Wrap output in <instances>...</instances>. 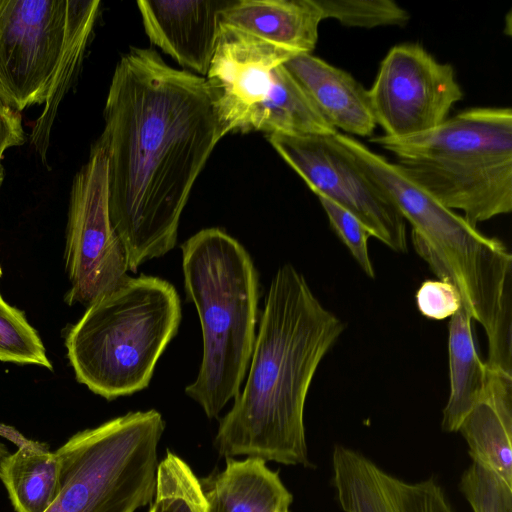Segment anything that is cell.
Returning <instances> with one entry per match:
<instances>
[{"label": "cell", "instance_id": "cell-1", "mask_svg": "<svg viewBox=\"0 0 512 512\" xmlns=\"http://www.w3.org/2000/svg\"><path fill=\"white\" fill-rule=\"evenodd\" d=\"M104 120L110 220L135 273L175 247L192 187L226 132L205 77L139 47L116 65Z\"/></svg>", "mask_w": 512, "mask_h": 512}, {"label": "cell", "instance_id": "cell-2", "mask_svg": "<svg viewBox=\"0 0 512 512\" xmlns=\"http://www.w3.org/2000/svg\"><path fill=\"white\" fill-rule=\"evenodd\" d=\"M260 316L244 389L220 420L214 447L225 458L245 455L307 467V394L346 324L289 263L274 274Z\"/></svg>", "mask_w": 512, "mask_h": 512}, {"label": "cell", "instance_id": "cell-3", "mask_svg": "<svg viewBox=\"0 0 512 512\" xmlns=\"http://www.w3.org/2000/svg\"><path fill=\"white\" fill-rule=\"evenodd\" d=\"M342 144L410 223L416 253L440 280L458 289L462 305L482 325L488 342L486 363L510 369L512 255L506 245L482 234L357 139L345 137Z\"/></svg>", "mask_w": 512, "mask_h": 512}, {"label": "cell", "instance_id": "cell-4", "mask_svg": "<svg viewBox=\"0 0 512 512\" xmlns=\"http://www.w3.org/2000/svg\"><path fill=\"white\" fill-rule=\"evenodd\" d=\"M186 297L197 310L202 359L185 393L209 419L240 393L256 338L259 277L254 262L235 238L205 228L182 245Z\"/></svg>", "mask_w": 512, "mask_h": 512}, {"label": "cell", "instance_id": "cell-5", "mask_svg": "<svg viewBox=\"0 0 512 512\" xmlns=\"http://www.w3.org/2000/svg\"><path fill=\"white\" fill-rule=\"evenodd\" d=\"M412 182L478 223L512 210V110L476 107L415 136H371Z\"/></svg>", "mask_w": 512, "mask_h": 512}, {"label": "cell", "instance_id": "cell-6", "mask_svg": "<svg viewBox=\"0 0 512 512\" xmlns=\"http://www.w3.org/2000/svg\"><path fill=\"white\" fill-rule=\"evenodd\" d=\"M181 302L162 278L126 275L87 306L65 345L78 382L113 400L145 389L178 332Z\"/></svg>", "mask_w": 512, "mask_h": 512}, {"label": "cell", "instance_id": "cell-7", "mask_svg": "<svg viewBox=\"0 0 512 512\" xmlns=\"http://www.w3.org/2000/svg\"><path fill=\"white\" fill-rule=\"evenodd\" d=\"M99 0H0V101L44 105L31 139L49 144L58 107L81 65Z\"/></svg>", "mask_w": 512, "mask_h": 512}, {"label": "cell", "instance_id": "cell-8", "mask_svg": "<svg viewBox=\"0 0 512 512\" xmlns=\"http://www.w3.org/2000/svg\"><path fill=\"white\" fill-rule=\"evenodd\" d=\"M165 421L128 412L70 437L56 452L59 492L45 512H135L154 498Z\"/></svg>", "mask_w": 512, "mask_h": 512}, {"label": "cell", "instance_id": "cell-9", "mask_svg": "<svg viewBox=\"0 0 512 512\" xmlns=\"http://www.w3.org/2000/svg\"><path fill=\"white\" fill-rule=\"evenodd\" d=\"M293 55L221 24L205 78L226 134L332 136L338 132L284 66Z\"/></svg>", "mask_w": 512, "mask_h": 512}, {"label": "cell", "instance_id": "cell-10", "mask_svg": "<svg viewBox=\"0 0 512 512\" xmlns=\"http://www.w3.org/2000/svg\"><path fill=\"white\" fill-rule=\"evenodd\" d=\"M65 268L69 305L88 306L129 270L123 243L109 214L108 159L99 138L73 180L66 230Z\"/></svg>", "mask_w": 512, "mask_h": 512}, {"label": "cell", "instance_id": "cell-11", "mask_svg": "<svg viewBox=\"0 0 512 512\" xmlns=\"http://www.w3.org/2000/svg\"><path fill=\"white\" fill-rule=\"evenodd\" d=\"M335 135L272 134L267 139L316 195H324L347 209L372 237L397 253H405L406 221Z\"/></svg>", "mask_w": 512, "mask_h": 512}, {"label": "cell", "instance_id": "cell-12", "mask_svg": "<svg viewBox=\"0 0 512 512\" xmlns=\"http://www.w3.org/2000/svg\"><path fill=\"white\" fill-rule=\"evenodd\" d=\"M368 95L376 123L391 138L434 129L464 97L452 65L437 61L417 43L389 50Z\"/></svg>", "mask_w": 512, "mask_h": 512}, {"label": "cell", "instance_id": "cell-13", "mask_svg": "<svg viewBox=\"0 0 512 512\" xmlns=\"http://www.w3.org/2000/svg\"><path fill=\"white\" fill-rule=\"evenodd\" d=\"M332 485L344 512H455L434 477L406 482L340 444L332 452Z\"/></svg>", "mask_w": 512, "mask_h": 512}, {"label": "cell", "instance_id": "cell-14", "mask_svg": "<svg viewBox=\"0 0 512 512\" xmlns=\"http://www.w3.org/2000/svg\"><path fill=\"white\" fill-rule=\"evenodd\" d=\"M230 0H139L137 6L150 42L185 71L206 77Z\"/></svg>", "mask_w": 512, "mask_h": 512}, {"label": "cell", "instance_id": "cell-15", "mask_svg": "<svg viewBox=\"0 0 512 512\" xmlns=\"http://www.w3.org/2000/svg\"><path fill=\"white\" fill-rule=\"evenodd\" d=\"M284 66L337 131L372 136L377 123L368 90L351 74L311 53L293 55Z\"/></svg>", "mask_w": 512, "mask_h": 512}, {"label": "cell", "instance_id": "cell-16", "mask_svg": "<svg viewBox=\"0 0 512 512\" xmlns=\"http://www.w3.org/2000/svg\"><path fill=\"white\" fill-rule=\"evenodd\" d=\"M323 20L316 0H230L221 24L294 54L311 53Z\"/></svg>", "mask_w": 512, "mask_h": 512}, {"label": "cell", "instance_id": "cell-17", "mask_svg": "<svg viewBox=\"0 0 512 512\" xmlns=\"http://www.w3.org/2000/svg\"><path fill=\"white\" fill-rule=\"evenodd\" d=\"M488 370L486 393L464 418L458 432L467 442L472 462L512 486V373Z\"/></svg>", "mask_w": 512, "mask_h": 512}, {"label": "cell", "instance_id": "cell-18", "mask_svg": "<svg viewBox=\"0 0 512 512\" xmlns=\"http://www.w3.org/2000/svg\"><path fill=\"white\" fill-rule=\"evenodd\" d=\"M199 482L207 512H282L290 510L293 502L279 473L258 457H228L223 470Z\"/></svg>", "mask_w": 512, "mask_h": 512}, {"label": "cell", "instance_id": "cell-19", "mask_svg": "<svg viewBox=\"0 0 512 512\" xmlns=\"http://www.w3.org/2000/svg\"><path fill=\"white\" fill-rule=\"evenodd\" d=\"M448 332L450 393L441 427L446 432H458L464 418L484 397L489 370L477 354L472 318L463 305L450 317Z\"/></svg>", "mask_w": 512, "mask_h": 512}, {"label": "cell", "instance_id": "cell-20", "mask_svg": "<svg viewBox=\"0 0 512 512\" xmlns=\"http://www.w3.org/2000/svg\"><path fill=\"white\" fill-rule=\"evenodd\" d=\"M17 445L1 462L0 480L16 512H45L60 488L59 455L25 438Z\"/></svg>", "mask_w": 512, "mask_h": 512}, {"label": "cell", "instance_id": "cell-21", "mask_svg": "<svg viewBox=\"0 0 512 512\" xmlns=\"http://www.w3.org/2000/svg\"><path fill=\"white\" fill-rule=\"evenodd\" d=\"M149 512H207L199 478L183 459L169 450L158 463L154 501Z\"/></svg>", "mask_w": 512, "mask_h": 512}, {"label": "cell", "instance_id": "cell-22", "mask_svg": "<svg viewBox=\"0 0 512 512\" xmlns=\"http://www.w3.org/2000/svg\"><path fill=\"white\" fill-rule=\"evenodd\" d=\"M0 360L52 369L37 331L29 324L24 313L8 304L1 294Z\"/></svg>", "mask_w": 512, "mask_h": 512}, {"label": "cell", "instance_id": "cell-23", "mask_svg": "<svg viewBox=\"0 0 512 512\" xmlns=\"http://www.w3.org/2000/svg\"><path fill=\"white\" fill-rule=\"evenodd\" d=\"M323 19L333 18L350 27L404 25L409 13L392 0H316Z\"/></svg>", "mask_w": 512, "mask_h": 512}, {"label": "cell", "instance_id": "cell-24", "mask_svg": "<svg viewBox=\"0 0 512 512\" xmlns=\"http://www.w3.org/2000/svg\"><path fill=\"white\" fill-rule=\"evenodd\" d=\"M459 488L473 512H512V486L475 462L463 472Z\"/></svg>", "mask_w": 512, "mask_h": 512}, {"label": "cell", "instance_id": "cell-25", "mask_svg": "<svg viewBox=\"0 0 512 512\" xmlns=\"http://www.w3.org/2000/svg\"><path fill=\"white\" fill-rule=\"evenodd\" d=\"M330 226L346 245L353 258L364 273L375 277V271L369 256L368 239L371 237L367 227L350 211L324 195H317Z\"/></svg>", "mask_w": 512, "mask_h": 512}, {"label": "cell", "instance_id": "cell-26", "mask_svg": "<svg viewBox=\"0 0 512 512\" xmlns=\"http://www.w3.org/2000/svg\"><path fill=\"white\" fill-rule=\"evenodd\" d=\"M415 299L420 313L432 320L450 318L462 307V298L458 289L443 280L422 282L415 294Z\"/></svg>", "mask_w": 512, "mask_h": 512}, {"label": "cell", "instance_id": "cell-27", "mask_svg": "<svg viewBox=\"0 0 512 512\" xmlns=\"http://www.w3.org/2000/svg\"><path fill=\"white\" fill-rule=\"evenodd\" d=\"M25 133L19 112L0 101V187L4 178V153L11 147L22 145Z\"/></svg>", "mask_w": 512, "mask_h": 512}, {"label": "cell", "instance_id": "cell-28", "mask_svg": "<svg viewBox=\"0 0 512 512\" xmlns=\"http://www.w3.org/2000/svg\"><path fill=\"white\" fill-rule=\"evenodd\" d=\"M10 452L7 450L6 446L0 442V465L3 459L9 454Z\"/></svg>", "mask_w": 512, "mask_h": 512}, {"label": "cell", "instance_id": "cell-29", "mask_svg": "<svg viewBox=\"0 0 512 512\" xmlns=\"http://www.w3.org/2000/svg\"><path fill=\"white\" fill-rule=\"evenodd\" d=\"M1 275H2V269H1V266H0V277H1Z\"/></svg>", "mask_w": 512, "mask_h": 512}, {"label": "cell", "instance_id": "cell-30", "mask_svg": "<svg viewBox=\"0 0 512 512\" xmlns=\"http://www.w3.org/2000/svg\"><path fill=\"white\" fill-rule=\"evenodd\" d=\"M282 512H291L290 510L282 511Z\"/></svg>", "mask_w": 512, "mask_h": 512}]
</instances>
